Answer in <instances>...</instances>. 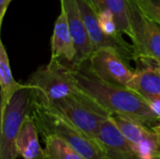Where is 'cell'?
Listing matches in <instances>:
<instances>
[{
	"instance_id": "obj_1",
	"label": "cell",
	"mask_w": 160,
	"mask_h": 159,
	"mask_svg": "<svg viewBox=\"0 0 160 159\" xmlns=\"http://www.w3.org/2000/svg\"><path fill=\"white\" fill-rule=\"evenodd\" d=\"M68 67L75 83L112 115L123 116L151 128L160 123L146 99L129 87L100 79L92 71L87 61Z\"/></svg>"
},
{
	"instance_id": "obj_2",
	"label": "cell",
	"mask_w": 160,
	"mask_h": 159,
	"mask_svg": "<svg viewBox=\"0 0 160 159\" xmlns=\"http://www.w3.org/2000/svg\"><path fill=\"white\" fill-rule=\"evenodd\" d=\"M31 114L41 137L55 135L86 159H105L102 148L95 141L53 108L34 99Z\"/></svg>"
},
{
	"instance_id": "obj_3",
	"label": "cell",
	"mask_w": 160,
	"mask_h": 159,
	"mask_svg": "<svg viewBox=\"0 0 160 159\" xmlns=\"http://www.w3.org/2000/svg\"><path fill=\"white\" fill-rule=\"evenodd\" d=\"M34 97L31 86L26 82L10 98L1 105L0 159H16V141L25 118L32 113Z\"/></svg>"
},
{
	"instance_id": "obj_4",
	"label": "cell",
	"mask_w": 160,
	"mask_h": 159,
	"mask_svg": "<svg viewBox=\"0 0 160 159\" xmlns=\"http://www.w3.org/2000/svg\"><path fill=\"white\" fill-rule=\"evenodd\" d=\"M31 86L34 99L50 105L80 90L71 77L66 64L50 60L49 64L38 67L26 82Z\"/></svg>"
},
{
	"instance_id": "obj_5",
	"label": "cell",
	"mask_w": 160,
	"mask_h": 159,
	"mask_svg": "<svg viewBox=\"0 0 160 159\" xmlns=\"http://www.w3.org/2000/svg\"><path fill=\"white\" fill-rule=\"evenodd\" d=\"M48 106L66 116L97 143L98 135L102 123L112 116L107 110L81 88L78 92Z\"/></svg>"
},
{
	"instance_id": "obj_6",
	"label": "cell",
	"mask_w": 160,
	"mask_h": 159,
	"mask_svg": "<svg viewBox=\"0 0 160 159\" xmlns=\"http://www.w3.org/2000/svg\"><path fill=\"white\" fill-rule=\"evenodd\" d=\"M127 11L137 61L147 60L160 64V25L141 9L136 0H127Z\"/></svg>"
},
{
	"instance_id": "obj_7",
	"label": "cell",
	"mask_w": 160,
	"mask_h": 159,
	"mask_svg": "<svg viewBox=\"0 0 160 159\" xmlns=\"http://www.w3.org/2000/svg\"><path fill=\"white\" fill-rule=\"evenodd\" d=\"M87 62L92 71L100 79L118 85L129 87L135 75L128 63L112 47L95 50Z\"/></svg>"
},
{
	"instance_id": "obj_8",
	"label": "cell",
	"mask_w": 160,
	"mask_h": 159,
	"mask_svg": "<svg viewBox=\"0 0 160 159\" xmlns=\"http://www.w3.org/2000/svg\"><path fill=\"white\" fill-rule=\"evenodd\" d=\"M77 1L94 49L97 50L101 47H112L114 48L128 63L131 60L137 61V53L133 44H129L123 37V35L113 37L105 34L99 26L98 13L92 5L87 0Z\"/></svg>"
},
{
	"instance_id": "obj_9",
	"label": "cell",
	"mask_w": 160,
	"mask_h": 159,
	"mask_svg": "<svg viewBox=\"0 0 160 159\" xmlns=\"http://www.w3.org/2000/svg\"><path fill=\"white\" fill-rule=\"evenodd\" d=\"M111 118L141 159H160V137L153 128L119 115Z\"/></svg>"
},
{
	"instance_id": "obj_10",
	"label": "cell",
	"mask_w": 160,
	"mask_h": 159,
	"mask_svg": "<svg viewBox=\"0 0 160 159\" xmlns=\"http://www.w3.org/2000/svg\"><path fill=\"white\" fill-rule=\"evenodd\" d=\"M61 8L64 9L68 27L74 41L76 56L71 67L80 66L89 60L95 49L85 23L82 20L77 0H60Z\"/></svg>"
},
{
	"instance_id": "obj_11",
	"label": "cell",
	"mask_w": 160,
	"mask_h": 159,
	"mask_svg": "<svg viewBox=\"0 0 160 159\" xmlns=\"http://www.w3.org/2000/svg\"><path fill=\"white\" fill-rule=\"evenodd\" d=\"M97 142L103 150L105 159H141L111 117L102 123Z\"/></svg>"
},
{
	"instance_id": "obj_12",
	"label": "cell",
	"mask_w": 160,
	"mask_h": 159,
	"mask_svg": "<svg viewBox=\"0 0 160 159\" xmlns=\"http://www.w3.org/2000/svg\"><path fill=\"white\" fill-rule=\"evenodd\" d=\"M76 49L64 9L61 8L51 38V59L71 66L75 60Z\"/></svg>"
},
{
	"instance_id": "obj_13",
	"label": "cell",
	"mask_w": 160,
	"mask_h": 159,
	"mask_svg": "<svg viewBox=\"0 0 160 159\" xmlns=\"http://www.w3.org/2000/svg\"><path fill=\"white\" fill-rule=\"evenodd\" d=\"M38 129L32 114L23 121L16 141L18 156L23 159H44L45 152L38 141Z\"/></svg>"
},
{
	"instance_id": "obj_14",
	"label": "cell",
	"mask_w": 160,
	"mask_h": 159,
	"mask_svg": "<svg viewBox=\"0 0 160 159\" xmlns=\"http://www.w3.org/2000/svg\"><path fill=\"white\" fill-rule=\"evenodd\" d=\"M138 61L143 62L146 66L135 71L129 88L137 92L146 100L150 98H160V73L158 70L151 61Z\"/></svg>"
},
{
	"instance_id": "obj_15",
	"label": "cell",
	"mask_w": 160,
	"mask_h": 159,
	"mask_svg": "<svg viewBox=\"0 0 160 159\" xmlns=\"http://www.w3.org/2000/svg\"><path fill=\"white\" fill-rule=\"evenodd\" d=\"M95 8L97 13L103 10H111L115 17L117 26L120 32L132 37V30L129 23L128 11H127V0H87Z\"/></svg>"
},
{
	"instance_id": "obj_16",
	"label": "cell",
	"mask_w": 160,
	"mask_h": 159,
	"mask_svg": "<svg viewBox=\"0 0 160 159\" xmlns=\"http://www.w3.org/2000/svg\"><path fill=\"white\" fill-rule=\"evenodd\" d=\"M23 83L16 82L13 78L9 58L4 43L0 42V87H1V105H4L10 97L21 88Z\"/></svg>"
},
{
	"instance_id": "obj_17",
	"label": "cell",
	"mask_w": 160,
	"mask_h": 159,
	"mask_svg": "<svg viewBox=\"0 0 160 159\" xmlns=\"http://www.w3.org/2000/svg\"><path fill=\"white\" fill-rule=\"evenodd\" d=\"M45 148L44 159H86L63 139L55 135L42 137Z\"/></svg>"
},
{
	"instance_id": "obj_18",
	"label": "cell",
	"mask_w": 160,
	"mask_h": 159,
	"mask_svg": "<svg viewBox=\"0 0 160 159\" xmlns=\"http://www.w3.org/2000/svg\"><path fill=\"white\" fill-rule=\"evenodd\" d=\"M98 19L99 26L105 34L113 37L123 35V33L119 31L114 14L111 10L100 11L98 13Z\"/></svg>"
},
{
	"instance_id": "obj_19",
	"label": "cell",
	"mask_w": 160,
	"mask_h": 159,
	"mask_svg": "<svg viewBox=\"0 0 160 159\" xmlns=\"http://www.w3.org/2000/svg\"><path fill=\"white\" fill-rule=\"evenodd\" d=\"M141 9L160 25V0H136Z\"/></svg>"
},
{
	"instance_id": "obj_20",
	"label": "cell",
	"mask_w": 160,
	"mask_h": 159,
	"mask_svg": "<svg viewBox=\"0 0 160 159\" xmlns=\"http://www.w3.org/2000/svg\"><path fill=\"white\" fill-rule=\"evenodd\" d=\"M153 129H154V130H155V131L159 135V137H160V123L158 124V125H157L155 127H153Z\"/></svg>"
},
{
	"instance_id": "obj_21",
	"label": "cell",
	"mask_w": 160,
	"mask_h": 159,
	"mask_svg": "<svg viewBox=\"0 0 160 159\" xmlns=\"http://www.w3.org/2000/svg\"><path fill=\"white\" fill-rule=\"evenodd\" d=\"M154 63V62H153ZM154 65H155V67H157V69L158 70V72L160 73V64H157V63H154Z\"/></svg>"
},
{
	"instance_id": "obj_22",
	"label": "cell",
	"mask_w": 160,
	"mask_h": 159,
	"mask_svg": "<svg viewBox=\"0 0 160 159\" xmlns=\"http://www.w3.org/2000/svg\"><path fill=\"white\" fill-rule=\"evenodd\" d=\"M11 1H12V0H11Z\"/></svg>"
}]
</instances>
